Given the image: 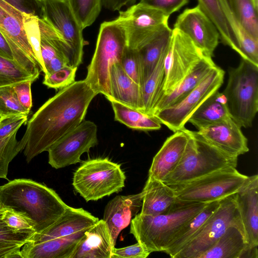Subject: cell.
I'll use <instances>...</instances> for the list:
<instances>
[{
  "mask_svg": "<svg viewBox=\"0 0 258 258\" xmlns=\"http://www.w3.org/2000/svg\"><path fill=\"white\" fill-rule=\"evenodd\" d=\"M120 65L125 74L141 86L140 66L137 50L127 46L123 53Z\"/></svg>",
  "mask_w": 258,
  "mask_h": 258,
  "instance_id": "7bdbcfd3",
  "label": "cell"
},
{
  "mask_svg": "<svg viewBox=\"0 0 258 258\" xmlns=\"http://www.w3.org/2000/svg\"><path fill=\"white\" fill-rule=\"evenodd\" d=\"M114 119L127 127L142 131L158 130L161 123L153 115L146 114L114 100H109Z\"/></svg>",
  "mask_w": 258,
  "mask_h": 258,
  "instance_id": "d6a6232c",
  "label": "cell"
},
{
  "mask_svg": "<svg viewBox=\"0 0 258 258\" xmlns=\"http://www.w3.org/2000/svg\"><path fill=\"white\" fill-rule=\"evenodd\" d=\"M33 82L25 80L12 85L19 101L29 111L32 106L31 86Z\"/></svg>",
  "mask_w": 258,
  "mask_h": 258,
  "instance_id": "7dc6e473",
  "label": "cell"
},
{
  "mask_svg": "<svg viewBox=\"0 0 258 258\" xmlns=\"http://www.w3.org/2000/svg\"><path fill=\"white\" fill-rule=\"evenodd\" d=\"M97 95L84 80L60 89L31 117L19 141L27 162L48 149L84 120L89 106Z\"/></svg>",
  "mask_w": 258,
  "mask_h": 258,
  "instance_id": "6da1fadb",
  "label": "cell"
},
{
  "mask_svg": "<svg viewBox=\"0 0 258 258\" xmlns=\"http://www.w3.org/2000/svg\"><path fill=\"white\" fill-rule=\"evenodd\" d=\"M248 248L241 228L230 226L200 258H242Z\"/></svg>",
  "mask_w": 258,
  "mask_h": 258,
  "instance_id": "f546056e",
  "label": "cell"
},
{
  "mask_svg": "<svg viewBox=\"0 0 258 258\" xmlns=\"http://www.w3.org/2000/svg\"><path fill=\"white\" fill-rule=\"evenodd\" d=\"M0 32L11 48L13 59L38 78L41 71L25 29L24 13L4 0H0Z\"/></svg>",
  "mask_w": 258,
  "mask_h": 258,
  "instance_id": "7c38bea8",
  "label": "cell"
},
{
  "mask_svg": "<svg viewBox=\"0 0 258 258\" xmlns=\"http://www.w3.org/2000/svg\"><path fill=\"white\" fill-rule=\"evenodd\" d=\"M185 131L189 139L183 155L175 169L162 181L169 186L184 184L217 170L236 168L238 157L221 151L203 138L196 131Z\"/></svg>",
  "mask_w": 258,
  "mask_h": 258,
  "instance_id": "277c9868",
  "label": "cell"
},
{
  "mask_svg": "<svg viewBox=\"0 0 258 258\" xmlns=\"http://www.w3.org/2000/svg\"><path fill=\"white\" fill-rule=\"evenodd\" d=\"M136 0H102V5L107 9L119 11L122 7L128 4H134Z\"/></svg>",
  "mask_w": 258,
  "mask_h": 258,
  "instance_id": "816d5d0a",
  "label": "cell"
},
{
  "mask_svg": "<svg viewBox=\"0 0 258 258\" xmlns=\"http://www.w3.org/2000/svg\"><path fill=\"white\" fill-rule=\"evenodd\" d=\"M114 247L105 222L99 220L86 231L70 258H111Z\"/></svg>",
  "mask_w": 258,
  "mask_h": 258,
  "instance_id": "7402d4cb",
  "label": "cell"
},
{
  "mask_svg": "<svg viewBox=\"0 0 258 258\" xmlns=\"http://www.w3.org/2000/svg\"><path fill=\"white\" fill-rule=\"evenodd\" d=\"M87 230L39 242L29 241L21 249L22 258H70Z\"/></svg>",
  "mask_w": 258,
  "mask_h": 258,
  "instance_id": "603a6c76",
  "label": "cell"
},
{
  "mask_svg": "<svg viewBox=\"0 0 258 258\" xmlns=\"http://www.w3.org/2000/svg\"><path fill=\"white\" fill-rule=\"evenodd\" d=\"M23 13L41 18V0H4Z\"/></svg>",
  "mask_w": 258,
  "mask_h": 258,
  "instance_id": "c3c4849f",
  "label": "cell"
},
{
  "mask_svg": "<svg viewBox=\"0 0 258 258\" xmlns=\"http://www.w3.org/2000/svg\"><path fill=\"white\" fill-rule=\"evenodd\" d=\"M230 226H238L242 231L234 194L220 201L216 211L207 220L198 234L174 258H200L216 243Z\"/></svg>",
  "mask_w": 258,
  "mask_h": 258,
  "instance_id": "9c48e42d",
  "label": "cell"
},
{
  "mask_svg": "<svg viewBox=\"0 0 258 258\" xmlns=\"http://www.w3.org/2000/svg\"><path fill=\"white\" fill-rule=\"evenodd\" d=\"M189 0H140V3L159 10L170 16L186 5Z\"/></svg>",
  "mask_w": 258,
  "mask_h": 258,
  "instance_id": "f6af8a7d",
  "label": "cell"
},
{
  "mask_svg": "<svg viewBox=\"0 0 258 258\" xmlns=\"http://www.w3.org/2000/svg\"><path fill=\"white\" fill-rule=\"evenodd\" d=\"M68 66V61L62 55L58 54L49 62L45 68L44 74L45 75H49Z\"/></svg>",
  "mask_w": 258,
  "mask_h": 258,
  "instance_id": "f907efd6",
  "label": "cell"
},
{
  "mask_svg": "<svg viewBox=\"0 0 258 258\" xmlns=\"http://www.w3.org/2000/svg\"><path fill=\"white\" fill-rule=\"evenodd\" d=\"M98 221V218L83 208L68 206L52 226L41 233H35L30 241L39 242L73 234L89 229Z\"/></svg>",
  "mask_w": 258,
  "mask_h": 258,
  "instance_id": "44dd1931",
  "label": "cell"
},
{
  "mask_svg": "<svg viewBox=\"0 0 258 258\" xmlns=\"http://www.w3.org/2000/svg\"><path fill=\"white\" fill-rule=\"evenodd\" d=\"M196 133L231 156L238 157L249 151L248 141L241 127L231 117L198 130Z\"/></svg>",
  "mask_w": 258,
  "mask_h": 258,
  "instance_id": "e0dca14e",
  "label": "cell"
},
{
  "mask_svg": "<svg viewBox=\"0 0 258 258\" xmlns=\"http://www.w3.org/2000/svg\"><path fill=\"white\" fill-rule=\"evenodd\" d=\"M97 144V125L84 120L48 149V163L55 169L76 164L83 153Z\"/></svg>",
  "mask_w": 258,
  "mask_h": 258,
  "instance_id": "9a60e30c",
  "label": "cell"
},
{
  "mask_svg": "<svg viewBox=\"0 0 258 258\" xmlns=\"http://www.w3.org/2000/svg\"><path fill=\"white\" fill-rule=\"evenodd\" d=\"M126 177L120 165L107 158L84 161L74 173L73 185L87 202L120 191Z\"/></svg>",
  "mask_w": 258,
  "mask_h": 258,
  "instance_id": "ba28073f",
  "label": "cell"
},
{
  "mask_svg": "<svg viewBox=\"0 0 258 258\" xmlns=\"http://www.w3.org/2000/svg\"><path fill=\"white\" fill-rule=\"evenodd\" d=\"M119 12L116 19L124 30L127 46L134 49L168 25L169 16L140 2Z\"/></svg>",
  "mask_w": 258,
  "mask_h": 258,
  "instance_id": "5bb4252c",
  "label": "cell"
},
{
  "mask_svg": "<svg viewBox=\"0 0 258 258\" xmlns=\"http://www.w3.org/2000/svg\"><path fill=\"white\" fill-rule=\"evenodd\" d=\"M41 18L62 38L72 56L71 67L82 63L83 49L88 43L83 29L66 0H41Z\"/></svg>",
  "mask_w": 258,
  "mask_h": 258,
  "instance_id": "4fadbf2b",
  "label": "cell"
},
{
  "mask_svg": "<svg viewBox=\"0 0 258 258\" xmlns=\"http://www.w3.org/2000/svg\"><path fill=\"white\" fill-rule=\"evenodd\" d=\"M142 192L128 196H117L106 205L103 220L114 245L120 231L130 224L142 205Z\"/></svg>",
  "mask_w": 258,
  "mask_h": 258,
  "instance_id": "ffe728a7",
  "label": "cell"
},
{
  "mask_svg": "<svg viewBox=\"0 0 258 258\" xmlns=\"http://www.w3.org/2000/svg\"><path fill=\"white\" fill-rule=\"evenodd\" d=\"M216 66L212 57L205 56L172 92L160 97L153 108L152 115L180 101L195 88Z\"/></svg>",
  "mask_w": 258,
  "mask_h": 258,
  "instance_id": "d4e9b609",
  "label": "cell"
},
{
  "mask_svg": "<svg viewBox=\"0 0 258 258\" xmlns=\"http://www.w3.org/2000/svg\"><path fill=\"white\" fill-rule=\"evenodd\" d=\"M222 93L231 117L241 127L251 126L258 111V66L241 58L237 67L229 70Z\"/></svg>",
  "mask_w": 258,
  "mask_h": 258,
  "instance_id": "8992f818",
  "label": "cell"
},
{
  "mask_svg": "<svg viewBox=\"0 0 258 258\" xmlns=\"http://www.w3.org/2000/svg\"><path fill=\"white\" fill-rule=\"evenodd\" d=\"M23 245L0 240V258H22L20 251Z\"/></svg>",
  "mask_w": 258,
  "mask_h": 258,
  "instance_id": "681fc988",
  "label": "cell"
},
{
  "mask_svg": "<svg viewBox=\"0 0 258 258\" xmlns=\"http://www.w3.org/2000/svg\"><path fill=\"white\" fill-rule=\"evenodd\" d=\"M224 14L236 39L242 59L258 66V39L250 35L239 23L227 0H220Z\"/></svg>",
  "mask_w": 258,
  "mask_h": 258,
  "instance_id": "1f68e13d",
  "label": "cell"
},
{
  "mask_svg": "<svg viewBox=\"0 0 258 258\" xmlns=\"http://www.w3.org/2000/svg\"><path fill=\"white\" fill-rule=\"evenodd\" d=\"M150 252L140 243L122 248L114 247L111 258H146Z\"/></svg>",
  "mask_w": 258,
  "mask_h": 258,
  "instance_id": "bcb514c9",
  "label": "cell"
},
{
  "mask_svg": "<svg viewBox=\"0 0 258 258\" xmlns=\"http://www.w3.org/2000/svg\"><path fill=\"white\" fill-rule=\"evenodd\" d=\"M173 28L186 34L204 56H213L220 39V34L198 5L184 10L178 16Z\"/></svg>",
  "mask_w": 258,
  "mask_h": 258,
  "instance_id": "2e32d148",
  "label": "cell"
},
{
  "mask_svg": "<svg viewBox=\"0 0 258 258\" xmlns=\"http://www.w3.org/2000/svg\"><path fill=\"white\" fill-rule=\"evenodd\" d=\"M205 56L186 34L172 29L164 57L161 96L172 92Z\"/></svg>",
  "mask_w": 258,
  "mask_h": 258,
  "instance_id": "30bf717a",
  "label": "cell"
},
{
  "mask_svg": "<svg viewBox=\"0 0 258 258\" xmlns=\"http://www.w3.org/2000/svg\"><path fill=\"white\" fill-rule=\"evenodd\" d=\"M29 112L19 101L13 85L0 87V118L28 115Z\"/></svg>",
  "mask_w": 258,
  "mask_h": 258,
  "instance_id": "f35d334b",
  "label": "cell"
},
{
  "mask_svg": "<svg viewBox=\"0 0 258 258\" xmlns=\"http://www.w3.org/2000/svg\"><path fill=\"white\" fill-rule=\"evenodd\" d=\"M0 55L13 59L11 48L6 39L0 32Z\"/></svg>",
  "mask_w": 258,
  "mask_h": 258,
  "instance_id": "f5cc1de1",
  "label": "cell"
},
{
  "mask_svg": "<svg viewBox=\"0 0 258 258\" xmlns=\"http://www.w3.org/2000/svg\"><path fill=\"white\" fill-rule=\"evenodd\" d=\"M167 26L137 49L140 66L141 87L150 76L160 57L166 50L172 34Z\"/></svg>",
  "mask_w": 258,
  "mask_h": 258,
  "instance_id": "4316f807",
  "label": "cell"
},
{
  "mask_svg": "<svg viewBox=\"0 0 258 258\" xmlns=\"http://www.w3.org/2000/svg\"><path fill=\"white\" fill-rule=\"evenodd\" d=\"M5 208L0 206V240L24 245L36 233L33 230H21L8 226L2 219Z\"/></svg>",
  "mask_w": 258,
  "mask_h": 258,
  "instance_id": "60d3db41",
  "label": "cell"
},
{
  "mask_svg": "<svg viewBox=\"0 0 258 258\" xmlns=\"http://www.w3.org/2000/svg\"><path fill=\"white\" fill-rule=\"evenodd\" d=\"M66 1L83 29L95 21L102 6V0Z\"/></svg>",
  "mask_w": 258,
  "mask_h": 258,
  "instance_id": "8d00e7d4",
  "label": "cell"
},
{
  "mask_svg": "<svg viewBox=\"0 0 258 258\" xmlns=\"http://www.w3.org/2000/svg\"><path fill=\"white\" fill-rule=\"evenodd\" d=\"M37 79L15 60L0 55V87L12 85L25 80L34 82Z\"/></svg>",
  "mask_w": 258,
  "mask_h": 258,
  "instance_id": "74e56055",
  "label": "cell"
},
{
  "mask_svg": "<svg viewBox=\"0 0 258 258\" xmlns=\"http://www.w3.org/2000/svg\"><path fill=\"white\" fill-rule=\"evenodd\" d=\"M207 204L179 201L157 215L137 214L131 221L130 233L150 253L164 251L180 228Z\"/></svg>",
  "mask_w": 258,
  "mask_h": 258,
  "instance_id": "3957f363",
  "label": "cell"
},
{
  "mask_svg": "<svg viewBox=\"0 0 258 258\" xmlns=\"http://www.w3.org/2000/svg\"><path fill=\"white\" fill-rule=\"evenodd\" d=\"M126 46L124 30L116 19L101 24L95 52L84 81L95 92L104 95L108 100L112 99L111 67L116 63H120Z\"/></svg>",
  "mask_w": 258,
  "mask_h": 258,
  "instance_id": "5b68a950",
  "label": "cell"
},
{
  "mask_svg": "<svg viewBox=\"0 0 258 258\" xmlns=\"http://www.w3.org/2000/svg\"><path fill=\"white\" fill-rule=\"evenodd\" d=\"M184 128L167 138L153 159L148 176L162 181L175 169L183 155L189 139Z\"/></svg>",
  "mask_w": 258,
  "mask_h": 258,
  "instance_id": "d6986e66",
  "label": "cell"
},
{
  "mask_svg": "<svg viewBox=\"0 0 258 258\" xmlns=\"http://www.w3.org/2000/svg\"><path fill=\"white\" fill-rule=\"evenodd\" d=\"M8 163L0 162V178L8 179Z\"/></svg>",
  "mask_w": 258,
  "mask_h": 258,
  "instance_id": "db71d44e",
  "label": "cell"
},
{
  "mask_svg": "<svg viewBox=\"0 0 258 258\" xmlns=\"http://www.w3.org/2000/svg\"><path fill=\"white\" fill-rule=\"evenodd\" d=\"M242 231L248 248L258 246V176L234 194Z\"/></svg>",
  "mask_w": 258,
  "mask_h": 258,
  "instance_id": "ac0fdd59",
  "label": "cell"
},
{
  "mask_svg": "<svg viewBox=\"0 0 258 258\" xmlns=\"http://www.w3.org/2000/svg\"><path fill=\"white\" fill-rule=\"evenodd\" d=\"M230 117L226 99L222 92L217 91L195 111L187 122L199 130Z\"/></svg>",
  "mask_w": 258,
  "mask_h": 258,
  "instance_id": "83f0119b",
  "label": "cell"
},
{
  "mask_svg": "<svg viewBox=\"0 0 258 258\" xmlns=\"http://www.w3.org/2000/svg\"><path fill=\"white\" fill-rule=\"evenodd\" d=\"M250 178L235 167H229L188 182L170 186L178 201L208 204L235 194L248 183Z\"/></svg>",
  "mask_w": 258,
  "mask_h": 258,
  "instance_id": "52a82bcc",
  "label": "cell"
},
{
  "mask_svg": "<svg viewBox=\"0 0 258 258\" xmlns=\"http://www.w3.org/2000/svg\"><path fill=\"white\" fill-rule=\"evenodd\" d=\"M78 68L66 66L49 75H45L43 84L56 90L64 88L75 82Z\"/></svg>",
  "mask_w": 258,
  "mask_h": 258,
  "instance_id": "b9f144b4",
  "label": "cell"
},
{
  "mask_svg": "<svg viewBox=\"0 0 258 258\" xmlns=\"http://www.w3.org/2000/svg\"><path fill=\"white\" fill-rule=\"evenodd\" d=\"M220 201L208 204L201 211L185 223L175 234L163 252L174 258L198 234L207 220L216 211Z\"/></svg>",
  "mask_w": 258,
  "mask_h": 258,
  "instance_id": "f1b7e54d",
  "label": "cell"
},
{
  "mask_svg": "<svg viewBox=\"0 0 258 258\" xmlns=\"http://www.w3.org/2000/svg\"><path fill=\"white\" fill-rule=\"evenodd\" d=\"M166 49L150 76L141 87L143 105L142 112L149 115H152L153 108L162 93L165 75L164 61Z\"/></svg>",
  "mask_w": 258,
  "mask_h": 258,
  "instance_id": "e575fe53",
  "label": "cell"
},
{
  "mask_svg": "<svg viewBox=\"0 0 258 258\" xmlns=\"http://www.w3.org/2000/svg\"><path fill=\"white\" fill-rule=\"evenodd\" d=\"M39 18L24 13V23L30 44L37 58L40 69L45 72V67L40 50V36L38 25Z\"/></svg>",
  "mask_w": 258,
  "mask_h": 258,
  "instance_id": "ab89813d",
  "label": "cell"
},
{
  "mask_svg": "<svg viewBox=\"0 0 258 258\" xmlns=\"http://www.w3.org/2000/svg\"><path fill=\"white\" fill-rule=\"evenodd\" d=\"M198 1L201 9L216 26L223 43L239 54L236 39L222 11L220 0Z\"/></svg>",
  "mask_w": 258,
  "mask_h": 258,
  "instance_id": "836d02e7",
  "label": "cell"
},
{
  "mask_svg": "<svg viewBox=\"0 0 258 258\" xmlns=\"http://www.w3.org/2000/svg\"><path fill=\"white\" fill-rule=\"evenodd\" d=\"M224 71L216 66L190 92L177 103L153 115L174 133L185 127L195 111L223 83Z\"/></svg>",
  "mask_w": 258,
  "mask_h": 258,
  "instance_id": "8fae6325",
  "label": "cell"
},
{
  "mask_svg": "<svg viewBox=\"0 0 258 258\" xmlns=\"http://www.w3.org/2000/svg\"><path fill=\"white\" fill-rule=\"evenodd\" d=\"M143 194L141 213L157 215L167 212L178 203L172 187L148 176Z\"/></svg>",
  "mask_w": 258,
  "mask_h": 258,
  "instance_id": "cb8c5ba5",
  "label": "cell"
},
{
  "mask_svg": "<svg viewBox=\"0 0 258 258\" xmlns=\"http://www.w3.org/2000/svg\"><path fill=\"white\" fill-rule=\"evenodd\" d=\"M2 219L8 226L12 228L21 230H34L33 225L31 221L11 209L5 208Z\"/></svg>",
  "mask_w": 258,
  "mask_h": 258,
  "instance_id": "ee69618b",
  "label": "cell"
},
{
  "mask_svg": "<svg viewBox=\"0 0 258 258\" xmlns=\"http://www.w3.org/2000/svg\"><path fill=\"white\" fill-rule=\"evenodd\" d=\"M255 5L258 7V0H253Z\"/></svg>",
  "mask_w": 258,
  "mask_h": 258,
  "instance_id": "11a10c76",
  "label": "cell"
},
{
  "mask_svg": "<svg viewBox=\"0 0 258 258\" xmlns=\"http://www.w3.org/2000/svg\"><path fill=\"white\" fill-rule=\"evenodd\" d=\"M28 115H14L0 118V162L10 164L19 153L16 136Z\"/></svg>",
  "mask_w": 258,
  "mask_h": 258,
  "instance_id": "4dcf8cb0",
  "label": "cell"
},
{
  "mask_svg": "<svg viewBox=\"0 0 258 258\" xmlns=\"http://www.w3.org/2000/svg\"><path fill=\"white\" fill-rule=\"evenodd\" d=\"M239 23L252 37L258 39V7L253 0H227Z\"/></svg>",
  "mask_w": 258,
  "mask_h": 258,
  "instance_id": "d590c367",
  "label": "cell"
},
{
  "mask_svg": "<svg viewBox=\"0 0 258 258\" xmlns=\"http://www.w3.org/2000/svg\"><path fill=\"white\" fill-rule=\"evenodd\" d=\"M0 206L31 221L36 234L52 226L69 206L53 189L25 178L15 179L0 186Z\"/></svg>",
  "mask_w": 258,
  "mask_h": 258,
  "instance_id": "7a4b0ae2",
  "label": "cell"
},
{
  "mask_svg": "<svg viewBox=\"0 0 258 258\" xmlns=\"http://www.w3.org/2000/svg\"><path fill=\"white\" fill-rule=\"evenodd\" d=\"M110 85L112 95L111 100L142 111L141 86L125 74L120 63H116L111 67Z\"/></svg>",
  "mask_w": 258,
  "mask_h": 258,
  "instance_id": "484cf974",
  "label": "cell"
}]
</instances>
